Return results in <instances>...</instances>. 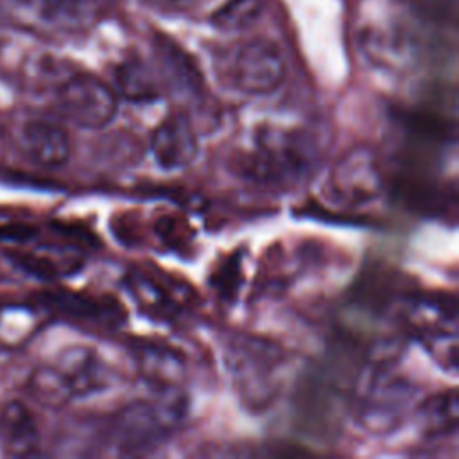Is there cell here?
<instances>
[{
  "label": "cell",
  "mask_w": 459,
  "mask_h": 459,
  "mask_svg": "<svg viewBox=\"0 0 459 459\" xmlns=\"http://www.w3.org/2000/svg\"><path fill=\"white\" fill-rule=\"evenodd\" d=\"M39 445L36 420L29 407L11 400L0 407V448L7 455H30Z\"/></svg>",
  "instance_id": "4fadbf2b"
},
{
  "label": "cell",
  "mask_w": 459,
  "mask_h": 459,
  "mask_svg": "<svg viewBox=\"0 0 459 459\" xmlns=\"http://www.w3.org/2000/svg\"><path fill=\"white\" fill-rule=\"evenodd\" d=\"M384 174L375 152L357 145L341 154L326 176V197L344 208L373 203L384 190Z\"/></svg>",
  "instance_id": "8992f818"
},
{
  "label": "cell",
  "mask_w": 459,
  "mask_h": 459,
  "mask_svg": "<svg viewBox=\"0 0 459 459\" xmlns=\"http://www.w3.org/2000/svg\"><path fill=\"white\" fill-rule=\"evenodd\" d=\"M183 414L185 400L172 391H165L156 400L133 402L113 420L115 445L122 454L152 448L179 425Z\"/></svg>",
  "instance_id": "277c9868"
},
{
  "label": "cell",
  "mask_w": 459,
  "mask_h": 459,
  "mask_svg": "<svg viewBox=\"0 0 459 459\" xmlns=\"http://www.w3.org/2000/svg\"><path fill=\"white\" fill-rule=\"evenodd\" d=\"M38 235V228L27 221H4L0 222V242L23 244Z\"/></svg>",
  "instance_id": "ffe728a7"
},
{
  "label": "cell",
  "mask_w": 459,
  "mask_h": 459,
  "mask_svg": "<svg viewBox=\"0 0 459 459\" xmlns=\"http://www.w3.org/2000/svg\"><path fill=\"white\" fill-rule=\"evenodd\" d=\"M430 355L446 369H457V335L455 330H443L423 337Z\"/></svg>",
  "instance_id": "d6986e66"
},
{
  "label": "cell",
  "mask_w": 459,
  "mask_h": 459,
  "mask_svg": "<svg viewBox=\"0 0 459 459\" xmlns=\"http://www.w3.org/2000/svg\"><path fill=\"white\" fill-rule=\"evenodd\" d=\"M224 77L246 95H267L285 79V59L276 43L253 38L233 45L222 59Z\"/></svg>",
  "instance_id": "5b68a950"
},
{
  "label": "cell",
  "mask_w": 459,
  "mask_h": 459,
  "mask_svg": "<svg viewBox=\"0 0 459 459\" xmlns=\"http://www.w3.org/2000/svg\"><path fill=\"white\" fill-rule=\"evenodd\" d=\"M18 145L29 161L43 169L61 167L72 151L68 133L59 124L45 118L23 122L18 131Z\"/></svg>",
  "instance_id": "8fae6325"
},
{
  "label": "cell",
  "mask_w": 459,
  "mask_h": 459,
  "mask_svg": "<svg viewBox=\"0 0 459 459\" xmlns=\"http://www.w3.org/2000/svg\"><path fill=\"white\" fill-rule=\"evenodd\" d=\"M50 368L70 400L97 393L108 384V368L93 350L84 346L66 348Z\"/></svg>",
  "instance_id": "ba28073f"
},
{
  "label": "cell",
  "mask_w": 459,
  "mask_h": 459,
  "mask_svg": "<svg viewBox=\"0 0 459 459\" xmlns=\"http://www.w3.org/2000/svg\"><path fill=\"white\" fill-rule=\"evenodd\" d=\"M156 56L160 57L165 79L181 93L197 95L201 91V77L190 57L165 38L156 39Z\"/></svg>",
  "instance_id": "5bb4252c"
},
{
  "label": "cell",
  "mask_w": 459,
  "mask_h": 459,
  "mask_svg": "<svg viewBox=\"0 0 459 459\" xmlns=\"http://www.w3.org/2000/svg\"><path fill=\"white\" fill-rule=\"evenodd\" d=\"M151 152L165 170L190 165L199 152V143L188 117L183 113L165 117L151 134Z\"/></svg>",
  "instance_id": "9c48e42d"
},
{
  "label": "cell",
  "mask_w": 459,
  "mask_h": 459,
  "mask_svg": "<svg viewBox=\"0 0 459 459\" xmlns=\"http://www.w3.org/2000/svg\"><path fill=\"white\" fill-rule=\"evenodd\" d=\"M115 77L118 91L131 100L147 102L158 97V82L151 68L136 57H131L118 65Z\"/></svg>",
  "instance_id": "9a60e30c"
},
{
  "label": "cell",
  "mask_w": 459,
  "mask_h": 459,
  "mask_svg": "<svg viewBox=\"0 0 459 459\" xmlns=\"http://www.w3.org/2000/svg\"><path fill=\"white\" fill-rule=\"evenodd\" d=\"M312 158L303 134L281 129H260L249 149L238 152L237 170L251 183H285L307 170Z\"/></svg>",
  "instance_id": "7a4b0ae2"
},
{
  "label": "cell",
  "mask_w": 459,
  "mask_h": 459,
  "mask_svg": "<svg viewBox=\"0 0 459 459\" xmlns=\"http://www.w3.org/2000/svg\"><path fill=\"white\" fill-rule=\"evenodd\" d=\"M165 2H183V0H165Z\"/></svg>",
  "instance_id": "44dd1931"
},
{
  "label": "cell",
  "mask_w": 459,
  "mask_h": 459,
  "mask_svg": "<svg viewBox=\"0 0 459 459\" xmlns=\"http://www.w3.org/2000/svg\"><path fill=\"white\" fill-rule=\"evenodd\" d=\"M113 4L115 0H27V11L45 27L75 32L99 22Z\"/></svg>",
  "instance_id": "30bf717a"
},
{
  "label": "cell",
  "mask_w": 459,
  "mask_h": 459,
  "mask_svg": "<svg viewBox=\"0 0 459 459\" xmlns=\"http://www.w3.org/2000/svg\"><path fill=\"white\" fill-rule=\"evenodd\" d=\"M54 104L65 120L82 129H100L117 115L113 88L84 72L72 74L56 86Z\"/></svg>",
  "instance_id": "52a82bcc"
},
{
  "label": "cell",
  "mask_w": 459,
  "mask_h": 459,
  "mask_svg": "<svg viewBox=\"0 0 459 459\" xmlns=\"http://www.w3.org/2000/svg\"><path fill=\"white\" fill-rule=\"evenodd\" d=\"M423 430L429 436H443L455 432L457 427V394L454 389L437 393L420 407Z\"/></svg>",
  "instance_id": "2e32d148"
},
{
  "label": "cell",
  "mask_w": 459,
  "mask_h": 459,
  "mask_svg": "<svg viewBox=\"0 0 459 459\" xmlns=\"http://www.w3.org/2000/svg\"><path fill=\"white\" fill-rule=\"evenodd\" d=\"M231 384L251 411H264L280 393L285 357L278 346L249 333L233 335L224 350Z\"/></svg>",
  "instance_id": "6da1fadb"
},
{
  "label": "cell",
  "mask_w": 459,
  "mask_h": 459,
  "mask_svg": "<svg viewBox=\"0 0 459 459\" xmlns=\"http://www.w3.org/2000/svg\"><path fill=\"white\" fill-rule=\"evenodd\" d=\"M5 256L14 267L39 280H52L63 273L59 264L50 255H39V253L23 251V249H9Z\"/></svg>",
  "instance_id": "ac0fdd59"
},
{
  "label": "cell",
  "mask_w": 459,
  "mask_h": 459,
  "mask_svg": "<svg viewBox=\"0 0 459 459\" xmlns=\"http://www.w3.org/2000/svg\"><path fill=\"white\" fill-rule=\"evenodd\" d=\"M389 360L387 355L375 359L357 387V421L371 434H385L398 427L416 398V387L393 373Z\"/></svg>",
  "instance_id": "3957f363"
},
{
  "label": "cell",
  "mask_w": 459,
  "mask_h": 459,
  "mask_svg": "<svg viewBox=\"0 0 459 459\" xmlns=\"http://www.w3.org/2000/svg\"><path fill=\"white\" fill-rule=\"evenodd\" d=\"M34 303L56 316L75 321H108L115 319V307L90 294L74 290H41L34 294Z\"/></svg>",
  "instance_id": "7c38bea8"
},
{
  "label": "cell",
  "mask_w": 459,
  "mask_h": 459,
  "mask_svg": "<svg viewBox=\"0 0 459 459\" xmlns=\"http://www.w3.org/2000/svg\"><path fill=\"white\" fill-rule=\"evenodd\" d=\"M269 0H226L213 14L212 23L221 30H240L255 23Z\"/></svg>",
  "instance_id": "e0dca14e"
}]
</instances>
